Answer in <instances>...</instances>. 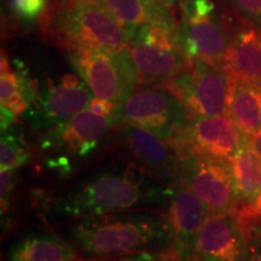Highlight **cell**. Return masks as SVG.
<instances>
[{
	"label": "cell",
	"instance_id": "obj_1",
	"mask_svg": "<svg viewBox=\"0 0 261 261\" xmlns=\"http://www.w3.org/2000/svg\"><path fill=\"white\" fill-rule=\"evenodd\" d=\"M171 185L165 184L136 161H119L77 180L51 196L44 207L48 223L90 215L167 208Z\"/></svg>",
	"mask_w": 261,
	"mask_h": 261
},
{
	"label": "cell",
	"instance_id": "obj_2",
	"mask_svg": "<svg viewBox=\"0 0 261 261\" xmlns=\"http://www.w3.org/2000/svg\"><path fill=\"white\" fill-rule=\"evenodd\" d=\"M62 237L89 259H107L173 246V233L166 214L137 210L90 215L67 221Z\"/></svg>",
	"mask_w": 261,
	"mask_h": 261
},
{
	"label": "cell",
	"instance_id": "obj_3",
	"mask_svg": "<svg viewBox=\"0 0 261 261\" xmlns=\"http://www.w3.org/2000/svg\"><path fill=\"white\" fill-rule=\"evenodd\" d=\"M41 28L65 51L120 50L130 38L99 0H56L41 17Z\"/></svg>",
	"mask_w": 261,
	"mask_h": 261
},
{
	"label": "cell",
	"instance_id": "obj_4",
	"mask_svg": "<svg viewBox=\"0 0 261 261\" xmlns=\"http://www.w3.org/2000/svg\"><path fill=\"white\" fill-rule=\"evenodd\" d=\"M139 83L166 87L190 67L177 22H150L137 29L128 44Z\"/></svg>",
	"mask_w": 261,
	"mask_h": 261
},
{
	"label": "cell",
	"instance_id": "obj_5",
	"mask_svg": "<svg viewBox=\"0 0 261 261\" xmlns=\"http://www.w3.org/2000/svg\"><path fill=\"white\" fill-rule=\"evenodd\" d=\"M71 65L94 97L122 104L138 89L139 75L129 47L77 48L68 52Z\"/></svg>",
	"mask_w": 261,
	"mask_h": 261
},
{
	"label": "cell",
	"instance_id": "obj_6",
	"mask_svg": "<svg viewBox=\"0 0 261 261\" xmlns=\"http://www.w3.org/2000/svg\"><path fill=\"white\" fill-rule=\"evenodd\" d=\"M117 127L115 114L98 115L86 108L67 121L42 132L38 148L42 152L57 154L48 159V166L61 171H70L68 158H86L98 148L110 129Z\"/></svg>",
	"mask_w": 261,
	"mask_h": 261
},
{
	"label": "cell",
	"instance_id": "obj_7",
	"mask_svg": "<svg viewBox=\"0 0 261 261\" xmlns=\"http://www.w3.org/2000/svg\"><path fill=\"white\" fill-rule=\"evenodd\" d=\"M114 114L117 127H142L166 142H172L189 120L187 107L172 91L149 85L137 89Z\"/></svg>",
	"mask_w": 261,
	"mask_h": 261
},
{
	"label": "cell",
	"instance_id": "obj_8",
	"mask_svg": "<svg viewBox=\"0 0 261 261\" xmlns=\"http://www.w3.org/2000/svg\"><path fill=\"white\" fill-rule=\"evenodd\" d=\"M180 40L190 61L202 58L224 67L231 33L213 0H182Z\"/></svg>",
	"mask_w": 261,
	"mask_h": 261
},
{
	"label": "cell",
	"instance_id": "obj_9",
	"mask_svg": "<svg viewBox=\"0 0 261 261\" xmlns=\"http://www.w3.org/2000/svg\"><path fill=\"white\" fill-rule=\"evenodd\" d=\"M168 89L196 116L226 115L228 74L221 65L195 58L190 67L171 81Z\"/></svg>",
	"mask_w": 261,
	"mask_h": 261
},
{
	"label": "cell",
	"instance_id": "obj_10",
	"mask_svg": "<svg viewBox=\"0 0 261 261\" xmlns=\"http://www.w3.org/2000/svg\"><path fill=\"white\" fill-rule=\"evenodd\" d=\"M179 179L205 204L212 215L233 213L238 202L228 160L201 154L181 158Z\"/></svg>",
	"mask_w": 261,
	"mask_h": 261
},
{
	"label": "cell",
	"instance_id": "obj_11",
	"mask_svg": "<svg viewBox=\"0 0 261 261\" xmlns=\"http://www.w3.org/2000/svg\"><path fill=\"white\" fill-rule=\"evenodd\" d=\"M93 96L80 76L65 74L58 83L48 81L39 90L34 102L21 116L33 129L44 132L89 108Z\"/></svg>",
	"mask_w": 261,
	"mask_h": 261
},
{
	"label": "cell",
	"instance_id": "obj_12",
	"mask_svg": "<svg viewBox=\"0 0 261 261\" xmlns=\"http://www.w3.org/2000/svg\"><path fill=\"white\" fill-rule=\"evenodd\" d=\"M246 137L227 115H191L172 140V145L180 158L201 154L230 160Z\"/></svg>",
	"mask_w": 261,
	"mask_h": 261
},
{
	"label": "cell",
	"instance_id": "obj_13",
	"mask_svg": "<svg viewBox=\"0 0 261 261\" xmlns=\"http://www.w3.org/2000/svg\"><path fill=\"white\" fill-rule=\"evenodd\" d=\"M119 128L117 137L133 161L148 169L165 184L171 185L178 180L181 158L174 146L142 127L125 123Z\"/></svg>",
	"mask_w": 261,
	"mask_h": 261
},
{
	"label": "cell",
	"instance_id": "obj_14",
	"mask_svg": "<svg viewBox=\"0 0 261 261\" xmlns=\"http://www.w3.org/2000/svg\"><path fill=\"white\" fill-rule=\"evenodd\" d=\"M168 223L173 233V248L180 256L194 253L196 238L211 213L195 192L180 179L171 184L167 205Z\"/></svg>",
	"mask_w": 261,
	"mask_h": 261
},
{
	"label": "cell",
	"instance_id": "obj_15",
	"mask_svg": "<svg viewBox=\"0 0 261 261\" xmlns=\"http://www.w3.org/2000/svg\"><path fill=\"white\" fill-rule=\"evenodd\" d=\"M249 237L233 213L212 215L196 238L192 254L204 261H244Z\"/></svg>",
	"mask_w": 261,
	"mask_h": 261
},
{
	"label": "cell",
	"instance_id": "obj_16",
	"mask_svg": "<svg viewBox=\"0 0 261 261\" xmlns=\"http://www.w3.org/2000/svg\"><path fill=\"white\" fill-rule=\"evenodd\" d=\"M224 68L261 87V28L243 23L231 32V45Z\"/></svg>",
	"mask_w": 261,
	"mask_h": 261
},
{
	"label": "cell",
	"instance_id": "obj_17",
	"mask_svg": "<svg viewBox=\"0 0 261 261\" xmlns=\"http://www.w3.org/2000/svg\"><path fill=\"white\" fill-rule=\"evenodd\" d=\"M77 256L76 249L64 237L45 230L18 236L6 253L5 261H60Z\"/></svg>",
	"mask_w": 261,
	"mask_h": 261
},
{
	"label": "cell",
	"instance_id": "obj_18",
	"mask_svg": "<svg viewBox=\"0 0 261 261\" xmlns=\"http://www.w3.org/2000/svg\"><path fill=\"white\" fill-rule=\"evenodd\" d=\"M227 71V70H226ZM226 115L249 138L261 128V87L228 73Z\"/></svg>",
	"mask_w": 261,
	"mask_h": 261
},
{
	"label": "cell",
	"instance_id": "obj_19",
	"mask_svg": "<svg viewBox=\"0 0 261 261\" xmlns=\"http://www.w3.org/2000/svg\"><path fill=\"white\" fill-rule=\"evenodd\" d=\"M39 90L23 67H11L8 56L2 52L0 62V99L2 107L8 108L15 115H22L38 96Z\"/></svg>",
	"mask_w": 261,
	"mask_h": 261
},
{
	"label": "cell",
	"instance_id": "obj_20",
	"mask_svg": "<svg viewBox=\"0 0 261 261\" xmlns=\"http://www.w3.org/2000/svg\"><path fill=\"white\" fill-rule=\"evenodd\" d=\"M228 161L232 168L238 202L248 203L255 200L261 192V160L254 148L253 139L246 137Z\"/></svg>",
	"mask_w": 261,
	"mask_h": 261
},
{
	"label": "cell",
	"instance_id": "obj_21",
	"mask_svg": "<svg viewBox=\"0 0 261 261\" xmlns=\"http://www.w3.org/2000/svg\"><path fill=\"white\" fill-rule=\"evenodd\" d=\"M31 156V149L21 126L14 123L9 128L2 130V139H0L2 171L23 167L29 162Z\"/></svg>",
	"mask_w": 261,
	"mask_h": 261
},
{
	"label": "cell",
	"instance_id": "obj_22",
	"mask_svg": "<svg viewBox=\"0 0 261 261\" xmlns=\"http://www.w3.org/2000/svg\"><path fill=\"white\" fill-rule=\"evenodd\" d=\"M102 4L125 28L130 40L140 25L151 22L149 9L144 0H102Z\"/></svg>",
	"mask_w": 261,
	"mask_h": 261
},
{
	"label": "cell",
	"instance_id": "obj_23",
	"mask_svg": "<svg viewBox=\"0 0 261 261\" xmlns=\"http://www.w3.org/2000/svg\"><path fill=\"white\" fill-rule=\"evenodd\" d=\"M46 6L47 0H10L15 17L28 23L41 18L47 10Z\"/></svg>",
	"mask_w": 261,
	"mask_h": 261
},
{
	"label": "cell",
	"instance_id": "obj_24",
	"mask_svg": "<svg viewBox=\"0 0 261 261\" xmlns=\"http://www.w3.org/2000/svg\"><path fill=\"white\" fill-rule=\"evenodd\" d=\"M243 23L261 28V0H226Z\"/></svg>",
	"mask_w": 261,
	"mask_h": 261
},
{
	"label": "cell",
	"instance_id": "obj_25",
	"mask_svg": "<svg viewBox=\"0 0 261 261\" xmlns=\"http://www.w3.org/2000/svg\"><path fill=\"white\" fill-rule=\"evenodd\" d=\"M180 256L173 246L158 250H146L129 255L107 257V259H90V261H177Z\"/></svg>",
	"mask_w": 261,
	"mask_h": 261
},
{
	"label": "cell",
	"instance_id": "obj_26",
	"mask_svg": "<svg viewBox=\"0 0 261 261\" xmlns=\"http://www.w3.org/2000/svg\"><path fill=\"white\" fill-rule=\"evenodd\" d=\"M16 169H5L2 171L0 178V190H2V220L8 217L12 201H14V191L16 187Z\"/></svg>",
	"mask_w": 261,
	"mask_h": 261
},
{
	"label": "cell",
	"instance_id": "obj_27",
	"mask_svg": "<svg viewBox=\"0 0 261 261\" xmlns=\"http://www.w3.org/2000/svg\"><path fill=\"white\" fill-rule=\"evenodd\" d=\"M117 108V104H115L112 100L103 99L99 97H93V99L91 100L89 109L92 110L93 113L98 114V115H112L115 113Z\"/></svg>",
	"mask_w": 261,
	"mask_h": 261
},
{
	"label": "cell",
	"instance_id": "obj_28",
	"mask_svg": "<svg viewBox=\"0 0 261 261\" xmlns=\"http://www.w3.org/2000/svg\"><path fill=\"white\" fill-rule=\"evenodd\" d=\"M244 261H261V240L256 234L250 233L247 255Z\"/></svg>",
	"mask_w": 261,
	"mask_h": 261
},
{
	"label": "cell",
	"instance_id": "obj_29",
	"mask_svg": "<svg viewBox=\"0 0 261 261\" xmlns=\"http://www.w3.org/2000/svg\"><path fill=\"white\" fill-rule=\"evenodd\" d=\"M16 116L17 115H15L8 108L2 107V130H5L11 125H14Z\"/></svg>",
	"mask_w": 261,
	"mask_h": 261
},
{
	"label": "cell",
	"instance_id": "obj_30",
	"mask_svg": "<svg viewBox=\"0 0 261 261\" xmlns=\"http://www.w3.org/2000/svg\"><path fill=\"white\" fill-rule=\"evenodd\" d=\"M250 233L256 234V236L261 240V218L252 225V227H250Z\"/></svg>",
	"mask_w": 261,
	"mask_h": 261
},
{
	"label": "cell",
	"instance_id": "obj_31",
	"mask_svg": "<svg viewBox=\"0 0 261 261\" xmlns=\"http://www.w3.org/2000/svg\"><path fill=\"white\" fill-rule=\"evenodd\" d=\"M177 261H204V260H202L198 256H196L195 254H190V255L179 256Z\"/></svg>",
	"mask_w": 261,
	"mask_h": 261
},
{
	"label": "cell",
	"instance_id": "obj_32",
	"mask_svg": "<svg viewBox=\"0 0 261 261\" xmlns=\"http://www.w3.org/2000/svg\"><path fill=\"white\" fill-rule=\"evenodd\" d=\"M60 261H90L89 257H81V256H75V257H69V259H64V260H60Z\"/></svg>",
	"mask_w": 261,
	"mask_h": 261
}]
</instances>
